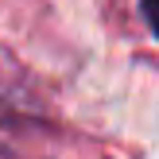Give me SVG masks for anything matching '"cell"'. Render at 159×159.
<instances>
[{"label":"cell","instance_id":"obj_1","mask_svg":"<svg viewBox=\"0 0 159 159\" xmlns=\"http://www.w3.org/2000/svg\"><path fill=\"white\" fill-rule=\"evenodd\" d=\"M140 12H144L148 27H152V35L159 39V0H140Z\"/></svg>","mask_w":159,"mask_h":159},{"label":"cell","instance_id":"obj_2","mask_svg":"<svg viewBox=\"0 0 159 159\" xmlns=\"http://www.w3.org/2000/svg\"><path fill=\"white\" fill-rule=\"evenodd\" d=\"M0 159H16V155H12V152H4V148H0Z\"/></svg>","mask_w":159,"mask_h":159}]
</instances>
